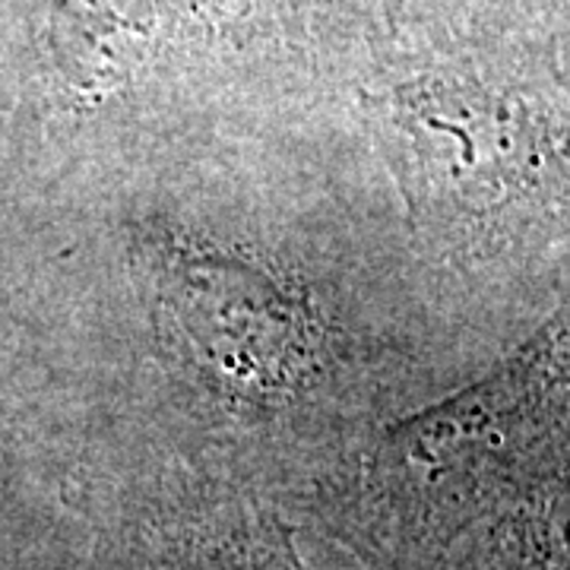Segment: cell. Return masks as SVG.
Masks as SVG:
<instances>
[{"mask_svg":"<svg viewBox=\"0 0 570 570\" xmlns=\"http://www.w3.org/2000/svg\"><path fill=\"white\" fill-rule=\"evenodd\" d=\"M491 513L489 570H570V441Z\"/></svg>","mask_w":570,"mask_h":570,"instance_id":"cell-2","label":"cell"},{"mask_svg":"<svg viewBox=\"0 0 570 570\" xmlns=\"http://www.w3.org/2000/svg\"><path fill=\"white\" fill-rule=\"evenodd\" d=\"M209 570H302L292 549L285 546L279 535L266 532L257 542H247L242 549L225 551L219 564Z\"/></svg>","mask_w":570,"mask_h":570,"instance_id":"cell-3","label":"cell"},{"mask_svg":"<svg viewBox=\"0 0 570 570\" xmlns=\"http://www.w3.org/2000/svg\"><path fill=\"white\" fill-rule=\"evenodd\" d=\"M168 305L213 374L238 393L285 390L311 362V326L285 292L242 264L181 261Z\"/></svg>","mask_w":570,"mask_h":570,"instance_id":"cell-1","label":"cell"}]
</instances>
